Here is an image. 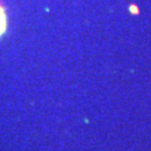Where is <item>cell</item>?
Listing matches in <instances>:
<instances>
[{
  "mask_svg": "<svg viewBox=\"0 0 151 151\" xmlns=\"http://www.w3.org/2000/svg\"><path fill=\"white\" fill-rule=\"evenodd\" d=\"M7 29V16L4 7L0 5V36L6 32Z\"/></svg>",
  "mask_w": 151,
  "mask_h": 151,
  "instance_id": "1",
  "label": "cell"
}]
</instances>
